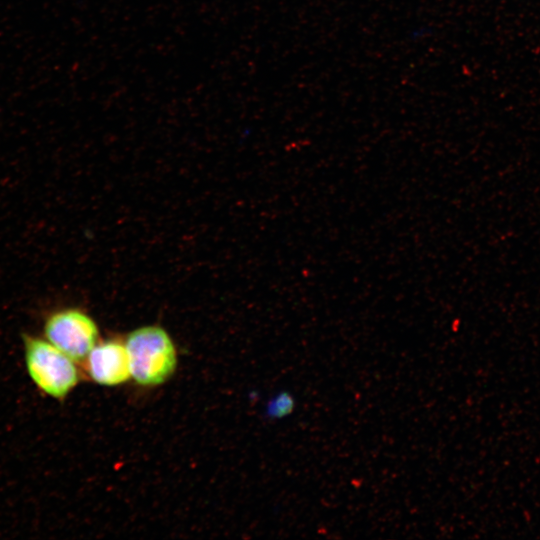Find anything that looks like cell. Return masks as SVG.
Listing matches in <instances>:
<instances>
[{
  "label": "cell",
  "mask_w": 540,
  "mask_h": 540,
  "mask_svg": "<svg viewBox=\"0 0 540 540\" xmlns=\"http://www.w3.org/2000/svg\"><path fill=\"white\" fill-rule=\"evenodd\" d=\"M131 377L145 387L163 384L175 372L177 352L168 332L157 325L131 331L125 340Z\"/></svg>",
  "instance_id": "cell-1"
},
{
  "label": "cell",
  "mask_w": 540,
  "mask_h": 540,
  "mask_svg": "<svg viewBox=\"0 0 540 540\" xmlns=\"http://www.w3.org/2000/svg\"><path fill=\"white\" fill-rule=\"evenodd\" d=\"M24 357L31 380L55 399H64L79 382L75 361L47 340L25 336Z\"/></svg>",
  "instance_id": "cell-2"
},
{
  "label": "cell",
  "mask_w": 540,
  "mask_h": 540,
  "mask_svg": "<svg viewBox=\"0 0 540 540\" xmlns=\"http://www.w3.org/2000/svg\"><path fill=\"white\" fill-rule=\"evenodd\" d=\"M44 334L47 341L71 359L82 361L98 343L99 329L96 322L82 310L66 308L46 319Z\"/></svg>",
  "instance_id": "cell-3"
},
{
  "label": "cell",
  "mask_w": 540,
  "mask_h": 540,
  "mask_svg": "<svg viewBox=\"0 0 540 540\" xmlns=\"http://www.w3.org/2000/svg\"><path fill=\"white\" fill-rule=\"evenodd\" d=\"M85 360L90 378L100 385H119L131 377L125 343L118 340L97 343Z\"/></svg>",
  "instance_id": "cell-4"
},
{
  "label": "cell",
  "mask_w": 540,
  "mask_h": 540,
  "mask_svg": "<svg viewBox=\"0 0 540 540\" xmlns=\"http://www.w3.org/2000/svg\"><path fill=\"white\" fill-rule=\"evenodd\" d=\"M295 408V396L289 390L282 389L267 401L264 415L268 420H281L290 416Z\"/></svg>",
  "instance_id": "cell-5"
}]
</instances>
